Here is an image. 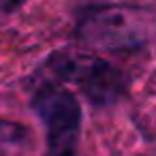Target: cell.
Here are the masks:
<instances>
[{"instance_id":"6da1fadb","label":"cell","mask_w":156,"mask_h":156,"mask_svg":"<svg viewBox=\"0 0 156 156\" xmlns=\"http://www.w3.org/2000/svg\"><path fill=\"white\" fill-rule=\"evenodd\" d=\"M156 32V17L139 7H103L86 13L77 37L96 49H135Z\"/></svg>"},{"instance_id":"7a4b0ae2","label":"cell","mask_w":156,"mask_h":156,"mask_svg":"<svg viewBox=\"0 0 156 156\" xmlns=\"http://www.w3.org/2000/svg\"><path fill=\"white\" fill-rule=\"evenodd\" d=\"M45 64L56 79L77 83L83 96L96 107L111 105L126 94V75L101 58L54 54Z\"/></svg>"},{"instance_id":"3957f363","label":"cell","mask_w":156,"mask_h":156,"mask_svg":"<svg viewBox=\"0 0 156 156\" xmlns=\"http://www.w3.org/2000/svg\"><path fill=\"white\" fill-rule=\"evenodd\" d=\"M32 107L45 122L49 154L73 156L81 130V107L75 94L56 81H45L37 88Z\"/></svg>"},{"instance_id":"277c9868","label":"cell","mask_w":156,"mask_h":156,"mask_svg":"<svg viewBox=\"0 0 156 156\" xmlns=\"http://www.w3.org/2000/svg\"><path fill=\"white\" fill-rule=\"evenodd\" d=\"M26 137V128L17 122H9V120H0V147L2 145H13L24 141Z\"/></svg>"},{"instance_id":"5b68a950","label":"cell","mask_w":156,"mask_h":156,"mask_svg":"<svg viewBox=\"0 0 156 156\" xmlns=\"http://www.w3.org/2000/svg\"><path fill=\"white\" fill-rule=\"evenodd\" d=\"M24 2H26V0H0V13H13Z\"/></svg>"}]
</instances>
